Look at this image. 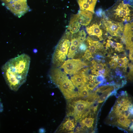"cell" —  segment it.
I'll return each instance as SVG.
<instances>
[{"mask_svg":"<svg viewBox=\"0 0 133 133\" xmlns=\"http://www.w3.org/2000/svg\"><path fill=\"white\" fill-rule=\"evenodd\" d=\"M30 61V56L24 53L10 59L3 66V76L12 90L17 91L26 81Z\"/></svg>","mask_w":133,"mask_h":133,"instance_id":"1","label":"cell"},{"mask_svg":"<svg viewBox=\"0 0 133 133\" xmlns=\"http://www.w3.org/2000/svg\"><path fill=\"white\" fill-rule=\"evenodd\" d=\"M50 75L53 81L67 99L78 95L74 91V86L64 72L55 68L51 70Z\"/></svg>","mask_w":133,"mask_h":133,"instance_id":"2","label":"cell"},{"mask_svg":"<svg viewBox=\"0 0 133 133\" xmlns=\"http://www.w3.org/2000/svg\"><path fill=\"white\" fill-rule=\"evenodd\" d=\"M108 17L114 21L120 22L130 21L133 19L132 6L123 1L107 11Z\"/></svg>","mask_w":133,"mask_h":133,"instance_id":"3","label":"cell"},{"mask_svg":"<svg viewBox=\"0 0 133 133\" xmlns=\"http://www.w3.org/2000/svg\"><path fill=\"white\" fill-rule=\"evenodd\" d=\"M70 34L67 32L59 41L55 49L52 57V61L57 66H61L66 58L70 44L69 39Z\"/></svg>","mask_w":133,"mask_h":133,"instance_id":"4","label":"cell"},{"mask_svg":"<svg viewBox=\"0 0 133 133\" xmlns=\"http://www.w3.org/2000/svg\"><path fill=\"white\" fill-rule=\"evenodd\" d=\"M102 16L104 17L101 19V24L106 31L112 36H122L124 29L122 22L111 19L106 16L104 12Z\"/></svg>","mask_w":133,"mask_h":133,"instance_id":"5","label":"cell"},{"mask_svg":"<svg viewBox=\"0 0 133 133\" xmlns=\"http://www.w3.org/2000/svg\"><path fill=\"white\" fill-rule=\"evenodd\" d=\"M87 66L79 59H69L65 61L60 67L66 74L70 75L77 73L82 68Z\"/></svg>","mask_w":133,"mask_h":133,"instance_id":"6","label":"cell"},{"mask_svg":"<svg viewBox=\"0 0 133 133\" xmlns=\"http://www.w3.org/2000/svg\"><path fill=\"white\" fill-rule=\"evenodd\" d=\"M5 5L7 9L19 17L30 10L27 0H17Z\"/></svg>","mask_w":133,"mask_h":133,"instance_id":"7","label":"cell"},{"mask_svg":"<svg viewBox=\"0 0 133 133\" xmlns=\"http://www.w3.org/2000/svg\"><path fill=\"white\" fill-rule=\"evenodd\" d=\"M93 102L81 100L74 102L72 106L73 110L71 115L74 116L76 120L81 118L85 110Z\"/></svg>","mask_w":133,"mask_h":133,"instance_id":"8","label":"cell"},{"mask_svg":"<svg viewBox=\"0 0 133 133\" xmlns=\"http://www.w3.org/2000/svg\"><path fill=\"white\" fill-rule=\"evenodd\" d=\"M101 22L99 24L97 23H93L86 28V32L89 35L96 36L100 40H103L102 36H107V34L104 33V31L105 30L103 26L102 28L101 27Z\"/></svg>","mask_w":133,"mask_h":133,"instance_id":"9","label":"cell"},{"mask_svg":"<svg viewBox=\"0 0 133 133\" xmlns=\"http://www.w3.org/2000/svg\"><path fill=\"white\" fill-rule=\"evenodd\" d=\"M133 22L126 24L124 27L123 34L127 49H133Z\"/></svg>","mask_w":133,"mask_h":133,"instance_id":"10","label":"cell"},{"mask_svg":"<svg viewBox=\"0 0 133 133\" xmlns=\"http://www.w3.org/2000/svg\"><path fill=\"white\" fill-rule=\"evenodd\" d=\"M73 16L81 25L86 26L91 21L93 17V13L89 11L80 10L78 14Z\"/></svg>","mask_w":133,"mask_h":133,"instance_id":"11","label":"cell"},{"mask_svg":"<svg viewBox=\"0 0 133 133\" xmlns=\"http://www.w3.org/2000/svg\"><path fill=\"white\" fill-rule=\"evenodd\" d=\"M80 10L94 13V8L97 0H77Z\"/></svg>","mask_w":133,"mask_h":133,"instance_id":"12","label":"cell"},{"mask_svg":"<svg viewBox=\"0 0 133 133\" xmlns=\"http://www.w3.org/2000/svg\"><path fill=\"white\" fill-rule=\"evenodd\" d=\"M70 80L73 85L78 88L79 90L85 86V83L83 78L78 73L71 77Z\"/></svg>","mask_w":133,"mask_h":133,"instance_id":"13","label":"cell"},{"mask_svg":"<svg viewBox=\"0 0 133 133\" xmlns=\"http://www.w3.org/2000/svg\"><path fill=\"white\" fill-rule=\"evenodd\" d=\"M81 26L72 16L70 19L67 29L69 32L73 34L79 31Z\"/></svg>","mask_w":133,"mask_h":133,"instance_id":"14","label":"cell"},{"mask_svg":"<svg viewBox=\"0 0 133 133\" xmlns=\"http://www.w3.org/2000/svg\"><path fill=\"white\" fill-rule=\"evenodd\" d=\"M114 89V86H109L103 90L100 91L102 94L98 98V102L100 103L104 101L111 94L112 91Z\"/></svg>","mask_w":133,"mask_h":133,"instance_id":"15","label":"cell"},{"mask_svg":"<svg viewBox=\"0 0 133 133\" xmlns=\"http://www.w3.org/2000/svg\"><path fill=\"white\" fill-rule=\"evenodd\" d=\"M111 36L108 37V39L107 40V42H108L110 45V47H111L112 48H115L116 51H118L119 52L124 51L123 47L122 44L112 40L111 39Z\"/></svg>","mask_w":133,"mask_h":133,"instance_id":"16","label":"cell"},{"mask_svg":"<svg viewBox=\"0 0 133 133\" xmlns=\"http://www.w3.org/2000/svg\"><path fill=\"white\" fill-rule=\"evenodd\" d=\"M70 44L67 57L68 59H72L74 56L78 47L72 44Z\"/></svg>","mask_w":133,"mask_h":133,"instance_id":"17","label":"cell"},{"mask_svg":"<svg viewBox=\"0 0 133 133\" xmlns=\"http://www.w3.org/2000/svg\"><path fill=\"white\" fill-rule=\"evenodd\" d=\"M117 62L118 64V66L120 67H127V65L128 63V60L126 57L123 58H118Z\"/></svg>","mask_w":133,"mask_h":133,"instance_id":"18","label":"cell"},{"mask_svg":"<svg viewBox=\"0 0 133 133\" xmlns=\"http://www.w3.org/2000/svg\"><path fill=\"white\" fill-rule=\"evenodd\" d=\"M94 120V118H86L82 120V122L87 127L90 128L92 126Z\"/></svg>","mask_w":133,"mask_h":133,"instance_id":"19","label":"cell"},{"mask_svg":"<svg viewBox=\"0 0 133 133\" xmlns=\"http://www.w3.org/2000/svg\"><path fill=\"white\" fill-rule=\"evenodd\" d=\"M91 62L93 65V68L96 70L100 71L104 68V65L101 63L98 64L94 60Z\"/></svg>","mask_w":133,"mask_h":133,"instance_id":"20","label":"cell"},{"mask_svg":"<svg viewBox=\"0 0 133 133\" xmlns=\"http://www.w3.org/2000/svg\"><path fill=\"white\" fill-rule=\"evenodd\" d=\"M79 97H84L89 95V92L87 87L85 86L82 89L79 90Z\"/></svg>","mask_w":133,"mask_h":133,"instance_id":"21","label":"cell"},{"mask_svg":"<svg viewBox=\"0 0 133 133\" xmlns=\"http://www.w3.org/2000/svg\"><path fill=\"white\" fill-rule=\"evenodd\" d=\"M92 54L87 49L83 57L85 60H89L92 58Z\"/></svg>","mask_w":133,"mask_h":133,"instance_id":"22","label":"cell"},{"mask_svg":"<svg viewBox=\"0 0 133 133\" xmlns=\"http://www.w3.org/2000/svg\"><path fill=\"white\" fill-rule=\"evenodd\" d=\"M83 42L81 43L78 47L79 50L81 51H85L87 48V46L86 43Z\"/></svg>","mask_w":133,"mask_h":133,"instance_id":"23","label":"cell"},{"mask_svg":"<svg viewBox=\"0 0 133 133\" xmlns=\"http://www.w3.org/2000/svg\"><path fill=\"white\" fill-rule=\"evenodd\" d=\"M109 64L110 68H115L118 66L117 61L113 59L111 60Z\"/></svg>","mask_w":133,"mask_h":133,"instance_id":"24","label":"cell"},{"mask_svg":"<svg viewBox=\"0 0 133 133\" xmlns=\"http://www.w3.org/2000/svg\"><path fill=\"white\" fill-rule=\"evenodd\" d=\"M118 117V118L117 120V122L118 124L120 125L122 122L126 120L127 119V118L123 115H121Z\"/></svg>","mask_w":133,"mask_h":133,"instance_id":"25","label":"cell"},{"mask_svg":"<svg viewBox=\"0 0 133 133\" xmlns=\"http://www.w3.org/2000/svg\"><path fill=\"white\" fill-rule=\"evenodd\" d=\"M65 123L67 124L72 130L74 128L75 125L74 123L71 120L68 119Z\"/></svg>","mask_w":133,"mask_h":133,"instance_id":"26","label":"cell"},{"mask_svg":"<svg viewBox=\"0 0 133 133\" xmlns=\"http://www.w3.org/2000/svg\"><path fill=\"white\" fill-rule=\"evenodd\" d=\"M102 9L100 8L97 10L96 12L97 15L99 17H102L104 13Z\"/></svg>","mask_w":133,"mask_h":133,"instance_id":"27","label":"cell"},{"mask_svg":"<svg viewBox=\"0 0 133 133\" xmlns=\"http://www.w3.org/2000/svg\"><path fill=\"white\" fill-rule=\"evenodd\" d=\"M129 57L130 60L133 61V49L130 50Z\"/></svg>","mask_w":133,"mask_h":133,"instance_id":"28","label":"cell"},{"mask_svg":"<svg viewBox=\"0 0 133 133\" xmlns=\"http://www.w3.org/2000/svg\"><path fill=\"white\" fill-rule=\"evenodd\" d=\"M94 79L91 80L89 82V84L91 85H94L96 84L97 83H95L96 82V79L95 78V76L94 77Z\"/></svg>","mask_w":133,"mask_h":133,"instance_id":"29","label":"cell"},{"mask_svg":"<svg viewBox=\"0 0 133 133\" xmlns=\"http://www.w3.org/2000/svg\"><path fill=\"white\" fill-rule=\"evenodd\" d=\"M5 4L8 3H9L14 1L17 0H0Z\"/></svg>","mask_w":133,"mask_h":133,"instance_id":"30","label":"cell"},{"mask_svg":"<svg viewBox=\"0 0 133 133\" xmlns=\"http://www.w3.org/2000/svg\"><path fill=\"white\" fill-rule=\"evenodd\" d=\"M94 76V75L91 74L89 75L88 76H87V80L90 81L93 79Z\"/></svg>","mask_w":133,"mask_h":133,"instance_id":"31","label":"cell"},{"mask_svg":"<svg viewBox=\"0 0 133 133\" xmlns=\"http://www.w3.org/2000/svg\"><path fill=\"white\" fill-rule=\"evenodd\" d=\"M3 110V106L2 103L1 102L0 99V112H2Z\"/></svg>","mask_w":133,"mask_h":133,"instance_id":"32","label":"cell"},{"mask_svg":"<svg viewBox=\"0 0 133 133\" xmlns=\"http://www.w3.org/2000/svg\"><path fill=\"white\" fill-rule=\"evenodd\" d=\"M45 130L44 128H40L39 130V133H45Z\"/></svg>","mask_w":133,"mask_h":133,"instance_id":"33","label":"cell"},{"mask_svg":"<svg viewBox=\"0 0 133 133\" xmlns=\"http://www.w3.org/2000/svg\"><path fill=\"white\" fill-rule=\"evenodd\" d=\"M54 95V93L53 92L51 94V95L52 96L53 95Z\"/></svg>","mask_w":133,"mask_h":133,"instance_id":"34","label":"cell"}]
</instances>
